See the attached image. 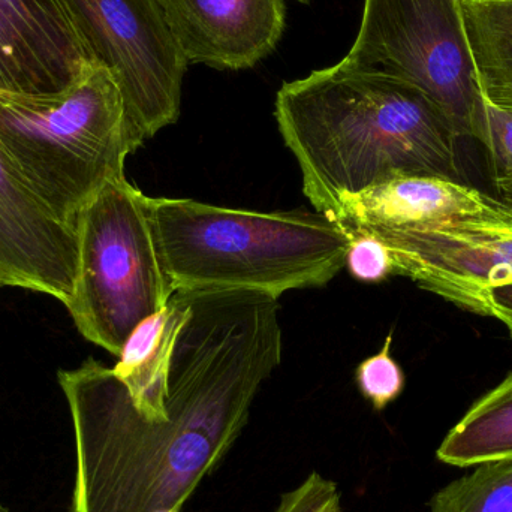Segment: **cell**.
Segmentation results:
<instances>
[{"mask_svg": "<svg viewBox=\"0 0 512 512\" xmlns=\"http://www.w3.org/2000/svg\"><path fill=\"white\" fill-rule=\"evenodd\" d=\"M165 421L144 418L113 369L89 358L60 370L71 412V512L182 511L245 430L261 385L282 361L277 298L186 292Z\"/></svg>", "mask_w": 512, "mask_h": 512, "instance_id": "cell-1", "label": "cell"}, {"mask_svg": "<svg viewBox=\"0 0 512 512\" xmlns=\"http://www.w3.org/2000/svg\"><path fill=\"white\" fill-rule=\"evenodd\" d=\"M274 117L316 212L331 216L343 197L391 177H459L447 119L417 87L382 72L339 62L286 81Z\"/></svg>", "mask_w": 512, "mask_h": 512, "instance_id": "cell-2", "label": "cell"}, {"mask_svg": "<svg viewBox=\"0 0 512 512\" xmlns=\"http://www.w3.org/2000/svg\"><path fill=\"white\" fill-rule=\"evenodd\" d=\"M152 224L174 292L248 291L277 298L319 288L345 268L351 236L327 213L251 212L152 198Z\"/></svg>", "mask_w": 512, "mask_h": 512, "instance_id": "cell-3", "label": "cell"}, {"mask_svg": "<svg viewBox=\"0 0 512 512\" xmlns=\"http://www.w3.org/2000/svg\"><path fill=\"white\" fill-rule=\"evenodd\" d=\"M144 135L113 72L92 59L59 92L0 89V149L30 191L63 224L111 180Z\"/></svg>", "mask_w": 512, "mask_h": 512, "instance_id": "cell-4", "label": "cell"}, {"mask_svg": "<svg viewBox=\"0 0 512 512\" xmlns=\"http://www.w3.org/2000/svg\"><path fill=\"white\" fill-rule=\"evenodd\" d=\"M77 273L66 309L81 336L119 358L140 322L174 295L162 265L150 197L111 180L75 219Z\"/></svg>", "mask_w": 512, "mask_h": 512, "instance_id": "cell-5", "label": "cell"}, {"mask_svg": "<svg viewBox=\"0 0 512 512\" xmlns=\"http://www.w3.org/2000/svg\"><path fill=\"white\" fill-rule=\"evenodd\" d=\"M340 62L412 84L457 138L483 137L486 102L462 0H364L357 38Z\"/></svg>", "mask_w": 512, "mask_h": 512, "instance_id": "cell-6", "label": "cell"}, {"mask_svg": "<svg viewBox=\"0 0 512 512\" xmlns=\"http://www.w3.org/2000/svg\"><path fill=\"white\" fill-rule=\"evenodd\" d=\"M146 140L179 120L188 60L159 0H65Z\"/></svg>", "mask_w": 512, "mask_h": 512, "instance_id": "cell-7", "label": "cell"}, {"mask_svg": "<svg viewBox=\"0 0 512 512\" xmlns=\"http://www.w3.org/2000/svg\"><path fill=\"white\" fill-rule=\"evenodd\" d=\"M354 233L381 239L393 255L396 274L480 316H487L489 292L512 283V221Z\"/></svg>", "mask_w": 512, "mask_h": 512, "instance_id": "cell-8", "label": "cell"}, {"mask_svg": "<svg viewBox=\"0 0 512 512\" xmlns=\"http://www.w3.org/2000/svg\"><path fill=\"white\" fill-rule=\"evenodd\" d=\"M75 228L57 219L0 149V286L68 304L77 273Z\"/></svg>", "mask_w": 512, "mask_h": 512, "instance_id": "cell-9", "label": "cell"}, {"mask_svg": "<svg viewBox=\"0 0 512 512\" xmlns=\"http://www.w3.org/2000/svg\"><path fill=\"white\" fill-rule=\"evenodd\" d=\"M92 59L65 0H0V89L59 92Z\"/></svg>", "mask_w": 512, "mask_h": 512, "instance_id": "cell-10", "label": "cell"}, {"mask_svg": "<svg viewBox=\"0 0 512 512\" xmlns=\"http://www.w3.org/2000/svg\"><path fill=\"white\" fill-rule=\"evenodd\" d=\"M189 65L243 71L276 50L285 0H159Z\"/></svg>", "mask_w": 512, "mask_h": 512, "instance_id": "cell-11", "label": "cell"}, {"mask_svg": "<svg viewBox=\"0 0 512 512\" xmlns=\"http://www.w3.org/2000/svg\"><path fill=\"white\" fill-rule=\"evenodd\" d=\"M331 218L351 234L367 228L511 222L512 207L459 180L397 176L343 197Z\"/></svg>", "mask_w": 512, "mask_h": 512, "instance_id": "cell-12", "label": "cell"}, {"mask_svg": "<svg viewBox=\"0 0 512 512\" xmlns=\"http://www.w3.org/2000/svg\"><path fill=\"white\" fill-rule=\"evenodd\" d=\"M191 315L186 292H174L164 309L137 325L126 340L114 375L125 385L137 411L147 420L168 418L167 397L177 337Z\"/></svg>", "mask_w": 512, "mask_h": 512, "instance_id": "cell-13", "label": "cell"}, {"mask_svg": "<svg viewBox=\"0 0 512 512\" xmlns=\"http://www.w3.org/2000/svg\"><path fill=\"white\" fill-rule=\"evenodd\" d=\"M436 457L456 468L512 457V372L469 408L447 433Z\"/></svg>", "mask_w": 512, "mask_h": 512, "instance_id": "cell-14", "label": "cell"}, {"mask_svg": "<svg viewBox=\"0 0 512 512\" xmlns=\"http://www.w3.org/2000/svg\"><path fill=\"white\" fill-rule=\"evenodd\" d=\"M484 101L512 113V0H462Z\"/></svg>", "mask_w": 512, "mask_h": 512, "instance_id": "cell-15", "label": "cell"}, {"mask_svg": "<svg viewBox=\"0 0 512 512\" xmlns=\"http://www.w3.org/2000/svg\"><path fill=\"white\" fill-rule=\"evenodd\" d=\"M427 507L429 512H512V457L475 466L436 492Z\"/></svg>", "mask_w": 512, "mask_h": 512, "instance_id": "cell-16", "label": "cell"}, {"mask_svg": "<svg viewBox=\"0 0 512 512\" xmlns=\"http://www.w3.org/2000/svg\"><path fill=\"white\" fill-rule=\"evenodd\" d=\"M394 331L385 337L384 346L378 354L361 361L355 370V382L364 399L372 403L375 411L381 412L399 399L405 390L406 378L400 364L391 357Z\"/></svg>", "mask_w": 512, "mask_h": 512, "instance_id": "cell-17", "label": "cell"}, {"mask_svg": "<svg viewBox=\"0 0 512 512\" xmlns=\"http://www.w3.org/2000/svg\"><path fill=\"white\" fill-rule=\"evenodd\" d=\"M345 267L355 280L363 283H381L396 274L390 249L369 233L351 234Z\"/></svg>", "mask_w": 512, "mask_h": 512, "instance_id": "cell-18", "label": "cell"}, {"mask_svg": "<svg viewBox=\"0 0 512 512\" xmlns=\"http://www.w3.org/2000/svg\"><path fill=\"white\" fill-rule=\"evenodd\" d=\"M486 102L481 143L492 162L493 179L512 176V113Z\"/></svg>", "mask_w": 512, "mask_h": 512, "instance_id": "cell-19", "label": "cell"}, {"mask_svg": "<svg viewBox=\"0 0 512 512\" xmlns=\"http://www.w3.org/2000/svg\"><path fill=\"white\" fill-rule=\"evenodd\" d=\"M340 498L337 484L313 471L300 486L280 496L279 505L273 512H324Z\"/></svg>", "mask_w": 512, "mask_h": 512, "instance_id": "cell-20", "label": "cell"}, {"mask_svg": "<svg viewBox=\"0 0 512 512\" xmlns=\"http://www.w3.org/2000/svg\"><path fill=\"white\" fill-rule=\"evenodd\" d=\"M487 316L502 322L512 337V283L511 285L498 286V288H493L489 292Z\"/></svg>", "mask_w": 512, "mask_h": 512, "instance_id": "cell-21", "label": "cell"}, {"mask_svg": "<svg viewBox=\"0 0 512 512\" xmlns=\"http://www.w3.org/2000/svg\"><path fill=\"white\" fill-rule=\"evenodd\" d=\"M493 183H495L496 191H498L501 200L512 207V176L498 177V179H493Z\"/></svg>", "mask_w": 512, "mask_h": 512, "instance_id": "cell-22", "label": "cell"}, {"mask_svg": "<svg viewBox=\"0 0 512 512\" xmlns=\"http://www.w3.org/2000/svg\"><path fill=\"white\" fill-rule=\"evenodd\" d=\"M324 512H342V507H340V501L331 504L330 507L327 508V510H324Z\"/></svg>", "mask_w": 512, "mask_h": 512, "instance_id": "cell-23", "label": "cell"}, {"mask_svg": "<svg viewBox=\"0 0 512 512\" xmlns=\"http://www.w3.org/2000/svg\"><path fill=\"white\" fill-rule=\"evenodd\" d=\"M0 512H12V511L9 510V508L6 507V505H3L2 501H0Z\"/></svg>", "mask_w": 512, "mask_h": 512, "instance_id": "cell-24", "label": "cell"}, {"mask_svg": "<svg viewBox=\"0 0 512 512\" xmlns=\"http://www.w3.org/2000/svg\"><path fill=\"white\" fill-rule=\"evenodd\" d=\"M161 512H182V511H179V510H168V511H161Z\"/></svg>", "mask_w": 512, "mask_h": 512, "instance_id": "cell-25", "label": "cell"}, {"mask_svg": "<svg viewBox=\"0 0 512 512\" xmlns=\"http://www.w3.org/2000/svg\"><path fill=\"white\" fill-rule=\"evenodd\" d=\"M295 2H301V3H304V2H309V0H295Z\"/></svg>", "mask_w": 512, "mask_h": 512, "instance_id": "cell-26", "label": "cell"}]
</instances>
